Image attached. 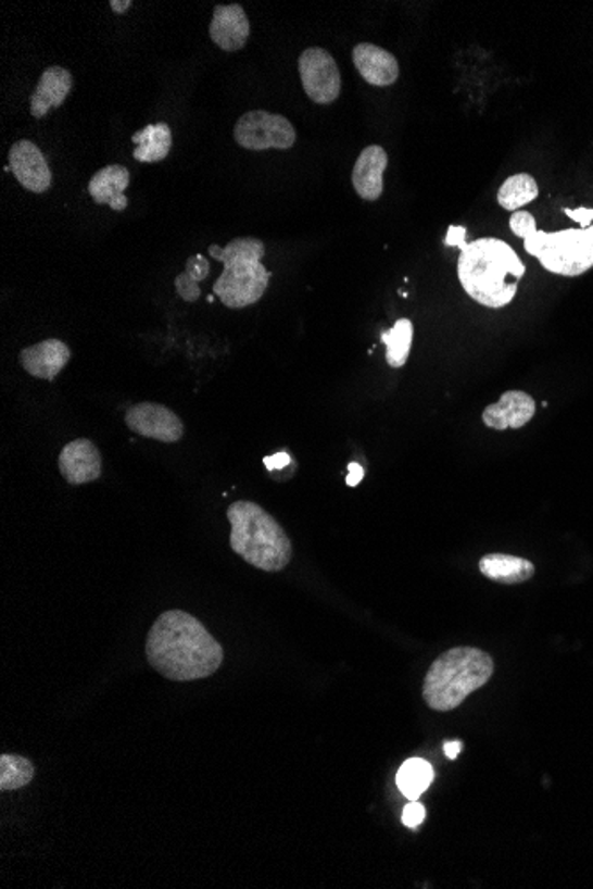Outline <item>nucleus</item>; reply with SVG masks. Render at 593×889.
Wrapping results in <instances>:
<instances>
[{
    "label": "nucleus",
    "instance_id": "nucleus-1",
    "mask_svg": "<svg viewBox=\"0 0 593 889\" xmlns=\"http://www.w3.org/2000/svg\"><path fill=\"white\" fill-rule=\"evenodd\" d=\"M147 659L173 681L209 678L219 669L224 650L200 619L186 611H166L150 628Z\"/></svg>",
    "mask_w": 593,
    "mask_h": 889
},
{
    "label": "nucleus",
    "instance_id": "nucleus-2",
    "mask_svg": "<svg viewBox=\"0 0 593 889\" xmlns=\"http://www.w3.org/2000/svg\"><path fill=\"white\" fill-rule=\"evenodd\" d=\"M457 272L467 296L478 304L500 310L517 296L526 266L500 238H478L460 249Z\"/></svg>",
    "mask_w": 593,
    "mask_h": 889
},
{
    "label": "nucleus",
    "instance_id": "nucleus-3",
    "mask_svg": "<svg viewBox=\"0 0 593 889\" xmlns=\"http://www.w3.org/2000/svg\"><path fill=\"white\" fill-rule=\"evenodd\" d=\"M229 546L245 563L263 572H281L292 561V541L278 521L253 501H237L226 512Z\"/></svg>",
    "mask_w": 593,
    "mask_h": 889
},
{
    "label": "nucleus",
    "instance_id": "nucleus-4",
    "mask_svg": "<svg viewBox=\"0 0 593 889\" xmlns=\"http://www.w3.org/2000/svg\"><path fill=\"white\" fill-rule=\"evenodd\" d=\"M494 675V661L480 648L457 647L441 653L428 669L424 700L432 711L450 712L485 686Z\"/></svg>",
    "mask_w": 593,
    "mask_h": 889
},
{
    "label": "nucleus",
    "instance_id": "nucleus-5",
    "mask_svg": "<svg viewBox=\"0 0 593 889\" xmlns=\"http://www.w3.org/2000/svg\"><path fill=\"white\" fill-rule=\"evenodd\" d=\"M210 256L224 265L214 293L229 310L256 304L267 291L270 272L263 266L265 243L258 238H235L226 247L210 246Z\"/></svg>",
    "mask_w": 593,
    "mask_h": 889
},
{
    "label": "nucleus",
    "instance_id": "nucleus-6",
    "mask_svg": "<svg viewBox=\"0 0 593 889\" xmlns=\"http://www.w3.org/2000/svg\"><path fill=\"white\" fill-rule=\"evenodd\" d=\"M525 251L537 258L545 271L556 276L578 277L593 268V224L586 229L531 231Z\"/></svg>",
    "mask_w": 593,
    "mask_h": 889
},
{
    "label": "nucleus",
    "instance_id": "nucleus-7",
    "mask_svg": "<svg viewBox=\"0 0 593 889\" xmlns=\"http://www.w3.org/2000/svg\"><path fill=\"white\" fill-rule=\"evenodd\" d=\"M235 140L245 150H290L296 140L292 123L281 114L251 111L240 117L234 132Z\"/></svg>",
    "mask_w": 593,
    "mask_h": 889
},
{
    "label": "nucleus",
    "instance_id": "nucleus-8",
    "mask_svg": "<svg viewBox=\"0 0 593 889\" xmlns=\"http://www.w3.org/2000/svg\"><path fill=\"white\" fill-rule=\"evenodd\" d=\"M302 88L312 102L331 105L341 92V75L335 58L320 47H312L299 58Z\"/></svg>",
    "mask_w": 593,
    "mask_h": 889
},
{
    "label": "nucleus",
    "instance_id": "nucleus-9",
    "mask_svg": "<svg viewBox=\"0 0 593 889\" xmlns=\"http://www.w3.org/2000/svg\"><path fill=\"white\" fill-rule=\"evenodd\" d=\"M125 423L134 434L173 444L184 437V423L175 412L161 403H137L125 414Z\"/></svg>",
    "mask_w": 593,
    "mask_h": 889
},
{
    "label": "nucleus",
    "instance_id": "nucleus-10",
    "mask_svg": "<svg viewBox=\"0 0 593 889\" xmlns=\"http://www.w3.org/2000/svg\"><path fill=\"white\" fill-rule=\"evenodd\" d=\"M11 173L25 190L43 193L52 185V171L38 146L30 140H18L10 150Z\"/></svg>",
    "mask_w": 593,
    "mask_h": 889
},
{
    "label": "nucleus",
    "instance_id": "nucleus-11",
    "mask_svg": "<svg viewBox=\"0 0 593 889\" xmlns=\"http://www.w3.org/2000/svg\"><path fill=\"white\" fill-rule=\"evenodd\" d=\"M59 471L70 485L89 484L102 476V454L91 440H72L59 454Z\"/></svg>",
    "mask_w": 593,
    "mask_h": 889
},
{
    "label": "nucleus",
    "instance_id": "nucleus-12",
    "mask_svg": "<svg viewBox=\"0 0 593 889\" xmlns=\"http://www.w3.org/2000/svg\"><path fill=\"white\" fill-rule=\"evenodd\" d=\"M537 412V401L525 391H506L497 403L487 406L482 420L496 431L519 430Z\"/></svg>",
    "mask_w": 593,
    "mask_h": 889
},
{
    "label": "nucleus",
    "instance_id": "nucleus-13",
    "mask_svg": "<svg viewBox=\"0 0 593 889\" xmlns=\"http://www.w3.org/2000/svg\"><path fill=\"white\" fill-rule=\"evenodd\" d=\"M251 24L242 5H215L210 24V38L224 52H239L248 43Z\"/></svg>",
    "mask_w": 593,
    "mask_h": 889
},
{
    "label": "nucleus",
    "instance_id": "nucleus-14",
    "mask_svg": "<svg viewBox=\"0 0 593 889\" xmlns=\"http://www.w3.org/2000/svg\"><path fill=\"white\" fill-rule=\"evenodd\" d=\"M355 68L366 83L377 88L393 86L400 77L399 61L393 53L374 43L355 45L352 50Z\"/></svg>",
    "mask_w": 593,
    "mask_h": 889
},
{
    "label": "nucleus",
    "instance_id": "nucleus-15",
    "mask_svg": "<svg viewBox=\"0 0 593 889\" xmlns=\"http://www.w3.org/2000/svg\"><path fill=\"white\" fill-rule=\"evenodd\" d=\"M388 153L384 148L374 145L361 151L352 171V185L361 199L377 201L384 192V171Z\"/></svg>",
    "mask_w": 593,
    "mask_h": 889
},
{
    "label": "nucleus",
    "instance_id": "nucleus-16",
    "mask_svg": "<svg viewBox=\"0 0 593 889\" xmlns=\"http://www.w3.org/2000/svg\"><path fill=\"white\" fill-rule=\"evenodd\" d=\"M70 355L72 352H70L68 345L61 339H45L35 347L22 350L20 364L33 377L54 380L59 373L63 372V367L68 364Z\"/></svg>",
    "mask_w": 593,
    "mask_h": 889
},
{
    "label": "nucleus",
    "instance_id": "nucleus-17",
    "mask_svg": "<svg viewBox=\"0 0 593 889\" xmlns=\"http://www.w3.org/2000/svg\"><path fill=\"white\" fill-rule=\"evenodd\" d=\"M72 86H74V77L68 70L61 68V66H50L45 70L43 75L39 77L36 91L30 97V114L41 120L49 114L50 109L63 105L72 91Z\"/></svg>",
    "mask_w": 593,
    "mask_h": 889
},
{
    "label": "nucleus",
    "instance_id": "nucleus-18",
    "mask_svg": "<svg viewBox=\"0 0 593 889\" xmlns=\"http://www.w3.org/2000/svg\"><path fill=\"white\" fill-rule=\"evenodd\" d=\"M130 185V173L125 165L114 164L94 173L89 181V193L94 203L109 204L112 210L122 212L127 209L128 199L125 190Z\"/></svg>",
    "mask_w": 593,
    "mask_h": 889
},
{
    "label": "nucleus",
    "instance_id": "nucleus-19",
    "mask_svg": "<svg viewBox=\"0 0 593 889\" xmlns=\"http://www.w3.org/2000/svg\"><path fill=\"white\" fill-rule=\"evenodd\" d=\"M480 572L500 585H520L535 576V565L510 554H487L480 560Z\"/></svg>",
    "mask_w": 593,
    "mask_h": 889
},
{
    "label": "nucleus",
    "instance_id": "nucleus-20",
    "mask_svg": "<svg viewBox=\"0 0 593 889\" xmlns=\"http://www.w3.org/2000/svg\"><path fill=\"white\" fill-rule=\"evenodd\" d=\"M131 140L137 145L134 150V159L144 164H153V162H162L169 155L173 134L166 123H155L134 134Z\"/></svg>",
    "mask_w": 593,
    "mask_h": 889
},
{
    "label": "nucleus",
    "instance_id": "nucleus-21",
    "mask_svg": "<svg viewBox=\"0 0 593 889\" xmlns=\"http://www.w3.org/2000/svg\"><path fill=\"white\" fill-rule=\"evenodd\" d=\"M432 781V765L424 759H408L396 774V787L408 801H418L427 792Z\"/></svg>",
    "mask_w": 593,
    "mask_h": 889
},
{
    "label": "nucleus",
    "instance_id": "nucleus-22",
    "mask_svg": "<svg viewBox=\"0 0 593 889\" xmlns=\"http://www.w3.org/2000/svg\"><path fill=\"white\" fill-rule=\"evenodd\" d=\"M539 196V185L535 178L526 173L510 176L497 190V203L508 212H519L525 204L535 201Z\"/></svg>",
    "mask_w": 593,
    "mask_h": 889
},
{
    "label": "nucleus",
    "instance_id": "nucleus-23",
    "mask_svg": "<svg viewBox=\"0 0 593 889\" xmlns=\"http://www.w3.org/2000/svg\"><path fill=\"white\" fill-rule=\"evenodd\" d=\"M414 325L411 320L402 318L380 336L386 345V361L391 367H402L407 363L411 345H413Z\"/></svg>",
    "mask_w": 593,
    "mask_h": 889
},
{
    "label": "nucleus",
    "instance_id": "nucleus-24",
    "mask_svg": "<svg viewBox=\"0 0 593 889\" xmlns=\"http://www.w3.org/2000/svg\"><path fill=\"white\" fill-rule=\"evenodd\" d=\"M35 778V765L16 754L0 756V790H18Z\"/></svg>",
    "mask_w": 593,
    "mask_h": 889
},
{
    "label": "nucleus",
    "instance_id": "nucleus-25",
    "mask_svg": "<svg viewBox=\"0 0 593 889\" xmlns=\"http://www.w3.org/2000/svg\"><path fill=\"white\" fill-rule=\"evenodd\" d=\"M510 229L516 237L525 240L531 231H535L537 229L535 217H533L530 212H526V210L514 212V215L510 217Z\"/></svg>",
    "mask_w": 593,
    "mask_h": 889
},
{
    "label": "nucleus",
    "instance_id": "nucleus-26",
    "mask_svg": "<svg viewBox=\"0 0 593 889\" xmlns=\"http://www.w3.org/2000/svg\"><path fill=\"white\" fill-rule=\"evenodd\" d=\"M175 286L176 291H178V296L186 300V302H195V300L200 299L201 297L200 283H195V280L190 279L186 272L176 277Z\"/></svg>",
    "mask_w": 593,
    "mask_h": 889
},
{
    "label": "nucleus",
    "instance_id": "nucleus-27",
    "mask_svg": "<svg viewBox=\"0 0 593 889\" xmlns=\"http://www.w3.org/2000/svg\"><path fill=\"white\" fill-rule=\"evenodd\" d=\"M186 274L195 283L206 279L210 274V262L203 254H195L190 256L186 265Z\"/></svg>",
    "mask_w": 593,
    "mask_h": 889
},
{
    "label": "nucleus",
    "instance_id": "nucleus-28",
    "mask_svg": "<svg viewBox=\"0 0 593 889\" xmlns=\"http://www.w3.org/2000/svg\"><path fill=\"white\" fill-rule=\"evenodd\" d=\"M425 817H427V810H425L424 804L418 801H413L408 802L407 806L404 807L402 822H404V826L416 829V827L424 824Z\"/></svg>",
    "mask_w": 593,
    "mask_h": 889
},
{
    "label": "nucleus",
    "instance_id": "nucleus-29",
    "mask_svg": "<svg viewBox=\"0 0 593 889\" xmlns=\"http://www.w3.org/2000/svg\"><path fill=\"white\" fill-rule=\"evenodd\" d=\"M466 235L467 229L464 226H450L447 227V235L444 238V243L447 247H458V249H463L466 246Z\"/></svg>",
    "mask_w": 593,
    "mask_h": 889
},
{
    "label": "nucleus",
    "instance_id": "nucleus-30",
    "mask_svg": "<svg viewBox=\"0 0 593 889\" xmlns=\"http://www.w3.org/2000/svg\"><path fill=\"white\" fill-rule=\"evenodd\" d=\"M565 215H569L572 221L579 223L581 229H586V227L592 226L593 224V209H578V210H564Z\"/></svg>",
    "mask_w": 593,
    "mask_h": 889
},
{
    "label": "nucleus",
    "instance_id": "nucleus-31",
    "mask_svg": "<svg viewBox=\"0 0 593 889\" xmlns=\"http://www.w3.org/2000/svg\"><path fill=\"white\" fill-rule=\"evenodd\" d=\"M265 465H267L268 469L270 471H281L287 467V465H292V459H290V454L285 453H276L273 456H267L265 459Z\"/></svg>",
    "mask_w": 593,
    "mask_h": 889
},
{
    "label": "nucleus",
    "instance_id": "nucleus-32",
    "mask_svg": "<svg viewBox=\"0 0 593 889\" xmlns=\"http://www.w3.org/2000/svg\"><path fill=\"white\" fill-rule=\"evenodd\" d=\"M365 478V469L361 467L357 462H351L349 464V476H346V485L349 487H357L361 484V479Z\"/></svg>",
    "mask_w": 593,
    "mask_h": 889
},
{
    "label": "nucleus",
    "instance_id": "nucleus-33",
    "mask_svg": "<svg viewBox=\"0 0 593 889\" xmlns=\"http://www.w3.org/2000/svg\"><path fill=\"white\" fill-rule=\"evenodd\" d=\"M460 751H463V742H458V740H453V742H444V754H446V759L457 760Z\"/></svg>",
    "mask_w": 593,
    "mask_h": 889
},
{
    "label": "nucleus",
    "instance_id": "nucleus-34",
    "mask_svg": "<svg viewBox=\"0 0 593 889\" xmlns=\"http://www.w3.org/2000/svg\"><path fill=\"white\" fill-rule=\"evenodd\" d=\"M130 0H111V10L114 13H127L130 10Z\"/></svg>",
    "mask_w": 593,
    "mask_h": 889
}]
</instances>
